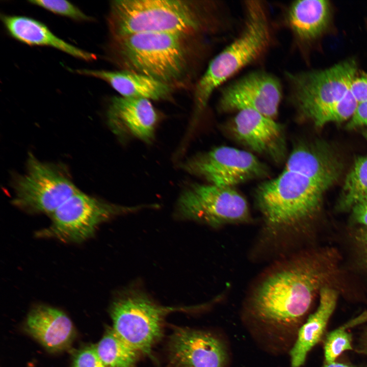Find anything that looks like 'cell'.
<instances>
[{
    "label": "cell",
    "mask_w": 367,
    "mask_h": 367,
    "mask_svg": "<svg viewBox=\"0 0 367 367\" xmlns=\"http://www.w3.org/2000/svg\"><path fill=\"white\" fill-rule=\"evenodd\" d=\"M243 7L244 17L240 32L212 59L196 84L195 121L217 88L244 68L261 60L273 45V23L267 4L261 1H246Z\"/></svg>",
    "instance_id": "3957f363"
},
{
    "label": "cell",
    "mask_w": 367,
    "mask_h": 367,
    "mask_svg": "<svg viewBox=\"0 0 367 367\" xmlns=\"http://www.w3.org/2000/svg\"><path fill=\"white\" fill-rule=\"evenodd\" d=\"M319 294L318 307L298 329L290 350L292 367H300L304 363L308 352L321 339L336 306L337 293L335 290L326 286L320 290Z\"/></svg>",
    "instance_id": "44dd1931"
},
{
    "label": "cell",
    "mask_w": 367,
    "mask_h": 367,
    "mask_svg": "<svg viewBox=\"0 0 367 367\" xmlns=\"http://www.w3.org/2000/svg\"><path fill=\"white\" fill-rule=\"evenodd\" d=\"M366 319L367 312L363 313L327 335L324 347L326 363L335 362L336 358L343 352L352 349L351 335L346 330L365 321Z\"/></svg>",
    "instance_id": "cb8c5ba5"
},
{
    "label": "cell",
    "mask_w": 367,
    "mask_h": 367,
    "mask_svg": "<svg viewBox=\"0 0 367 367\" xmlns=\"http://www.w3.org/2000/svg\"><path fill=\"white\" fill-rule=\"evenodd\" d=\"M177 212L181 217L217 226L244 223L250 215L248 203L234 188L193 184L180 194Z\"/></svg>",
    "instance_id": "30bf717a"
},
{
    "label": "cell",
    "mask_w": 367,
    "mask_h": 367,
    "mask_svg": "<svg viewBox=\"0 0 367 367\" xmlns=\"http://www.w3.org/2000/svg\"><path fill=\"white\" fill-rule=\"evenodd\" d=\"M174 367H226L228 352L223 342L207 331L174 327L168 342Z\"/></svg>",
    "instance_id": "4fadbf2b"
},
{
    "label": "cell",
    "mask_w": 367,
    "mask_h": 367,
    "mask_svg": "<svg viewBox=\"0 0 367 367\" xmlns=\"http://www.w3.org/2000/svg\"><path fill=\"white\" fill-rule=\"evenodd\" d=\"M24 327L29 334L52 352L67 349L75 336L74 326L67 315L47 305L34 307L28 314Z\"/></svg>",
    "instance_id": "e0dca14e"
},
{
    "label": "cell",
    "mask_w": 367,
    "mask_h": 367,
    "mask_svg": "<svg viewBox=\"0 0 367 367\" xmlns=\"http://www.w3.org/2000/svg\"><path fill=\"white\" fill-rule=\"evenodd\" d=\"M323 367H354L348 364L334 362L330 363H325Z\"/></svg>",
    "instance_id": "1f68e13d"
},
{
    "label": "cell",
    "mask_w": 367,
    "mask_h": 367,
    "mask_svg": "<svg viewBox=\"0 0 367 367\" xmlns=\"http://www.w3.org/2000/svg\"><path fill=\"white\" fill-rule=\"evenodd\" d=\"M357 240L360 246L367 264V228L360 229L356 235Z\"/></svg>",
    "instance_id": "4dcf8cb0"
},
{
    "label": "cell",
    "mask_w": 367,
    "mask_h": 367,
    "mask_svg": "<svg viewBox=\"0 0 367 367\" xmlns=\"http://www.w3.org/2000/svg\"><path fill=\"white\" fill-rule=\"evenodd\" d=\"M9 34L16 40L31 46H49L76 58L90 62L96 56L67 43L56 36L43 23L24 16L1 15Z\"/></svg>",
    "instance_id": "ffe728a7"
},
{
    "label": "cell",
    "mask_w": 367,
    "mask_h": 367,
    "mask_svg": "<svg viewBox=\"0 0 367 367\" xmlns=\"http://www.w3.org/2000/svg\"><path fill=\"white\" fill-rule=\"evenodd\" d=\"M29 2L54 14L76 21H91L93 20L92 17L86 15L78 8L67 1L31 0Z\"/></svg>",
    "instance_id": "484cf974"
},
{
    "label": "cell",
    "mask_w": 367,
    "mask_h": 367,
    "mask_svg": "<svg viewBox=\"0 0 367 367\" xmlns=\"http://www.w3.org/2000/svg\"><path fill=\"white\" fill-rule=\"evenodd\" d=\"M362 135H363V136L364 137V138H365L366 139V140H367V129H365L363 130V132H362Z\"/></svg>",
    "instance_id": "836d02e7"
},
{
    "label": "cell",
    "mask_w": 367,
    "mask_h": 367,
    "mask_svg": "<svg viewBox=\"0 0 367 367\" xmlns=\"http://www.w3.org/2000/svg\"><path fill=\"white\" fill-rule=\"evenodd\" d=\"M72 367H106L95 346L85 347L75 354Z\"/></svg>",
    "instance_id": "4316f807"
},
{
    "label": "cell",
    "mask_w": 367,
    "mask_h": 367,
    "mask_svg": "<svg viewBox=\"0 0 367 367\" xmlns=\"http://www.w3.org/2000/svg\"><path fill=\"white\" fill-rule=\"evenodd\" d=\"M349 90L358 103L367 101V73H357Z\"/></svg>",
    "instance_id": "83f0119b"
},
{
    "label": "cell",
    "mask_w": 367,
    "mask_h": 367,
    "mask_svg": "<svg viewBox=\"0 0 367 367\" xmlns=\"http://www.w3.org/2000/svg\"><path fill=\"white\" fill-rule=\"evenodd\" d=\"M238 142L254 152L280 163L286 152L283 128L275 119L249 110L237 112L228 124Z\"/></svg>",
    "instance_id": "5bb4252c"
},
{
    "label": "cell",
    "mask_w": 367,
    "mask_h": 367,
    "mask_svg": "<svg viewBox=\"0 0 367 367\" xmlns=\"http://www.w3.org/2000/svg\"><path fill=\"white\" fill-rule=\"evenodd\" d=\"M193 36L142 32L111 37L109 58L121 70L140 73L172 87L182 82L193 57Z\"/></svg>",
    "instance_id": "277c9868"
},
{
    "label": "cell",
    "mask_w": 367,
    "mask_h": 367,
    "mask_svg": "<svg viewBox=\"0 0 367 367\" xmlns=\"http://www.w3.org/2000/svg\"><path fill=\"white\" fill-rule=\"evenodd\" d=\"M75 71L107 82L123 97L163 100L171 96V86L133 71L91 69H76Z\"/></svg>",
    "instance_id": "d6986e66"
},
{
    "label": "cell",
    "mask_w": 367,
    "mask_h": 367,
    "mask_svg": "<svg viewBox=\"0 0 367 367\" xmlns=\"http://www.w3.org/2000/svg\"><path fill=\"white\" fill-rule=\"evenodd\" d=\"M354 220L367 228V200L359 203L352 208Z\"/></svg>",
    "instance_id": "f546056e"
},
{
    "label": "cell",
    "mask_w": 367,
    "mask_h": 367,
    "mask_svg": "<svg viewBox=\"0 0 367 367\" xmlns=\"http://www.w3.org/2000/svg\"><path fill=\"white\" fill-rule=\"evenodd\" d=\"M282 95V86L276 76L254 71L223 87L218 107L222 112L252 110L275 120Z\"/></svg>",
    "instance_id": "7c38bea8"
},
{
    "label": "cell",
    "mask_w": 367,
    "mask_h": 367,
    "mask_svg": "<svg viewBox=\"0 0 367 367\" xmlns=\"http://www.w3.org/2000/svg\"><path fill=\"white\" fill-rule=\"evenodd\" d=\"M14 187V205L28 213L50 215L78 191L60 167L42 162L32 154L27 172L17 178Z\"/></svg>",
    "instance_id": "9c48e42d"
},
{
    "label": "cell",
    "mask_w": 367,
    "mask_h": 367,
    "mask_svg": "<svg viewBox=\"0 0 367 367\" xmlns=\"http://www.w3.org/2000/svg\"><path fill=\"white\" fill-rule=\"evenodd\" d=\"M142 207L108 203L78 190L51 215V224L39 235L81 243L93 236L102 223Z\"/></svg>",
    "instance_id": "ba28073f"
},
{
    "label": "cell",
    "mask_w": 367,
    "mask_h": 367,
    "mask_svg": "<svg viewBox=\"0 0 367 367\" xmlns=\"http://www.w3.org/2000/svg\"><path fill=\"white\" fill-rule=\"evenodd\" d=\"M358 103L349 90L340 100L318 111L309 120L318 127L329 122L346 121L352 117Z\"/></svg>",
    "instance_id": "d4e9b609"
},
{
    "label": "cell",
    "mask_w": 367,
    "mask_h": 367,
    "mask_svg": "<svg viewBox=\"0 0 367 367\" xmlns=\"http://www.w3.org/2000/svg\"><path fill=\"white\" fill-rule=\"evenodd\" d=\"M182 167L208 184L224 187L234 188L269 174L268 167L252 152L226 146L196 155Z\"/></svg>",
    "instance_id": "8fae6325"
},
{
    "label": "cell",
    "mask_w": 367,
    "mask_h": 367,
    "mask_svg": "<svg viewBox=\"0 0 367 367\" xmlns=\"http://www.w3.org/2000/svg\"><path fill=\"white\" fill-rule=\"evenodd\" d=\"M346 126L349 129L367 126V101L358 103L353 116Z\"/></svg>",
    "instance_id": "f1b7e54d"
},
{
    "label": "cell",
    "mask_w": 367,
    "mask_h": 367,
    "mask_svg": "<svg viewBox=\"0 0 367 367\" xmlns=\"http://www.w3.org/2000/svg\"><path fill=\"white\" fill-rule=\"evenodd\" d=\"M357 73L356 61L351 58L324 69L286 73L289 100L298 115L309 120L342 99Z\"/></svg>",
    "instance_id": "52a82bcc"
},
{
    "label": "cell",
    "mask_w": 367,
    "mask_h": 367,
    "mask_svg": "<svg viewBox=\"0 0 367 367\" xmlns=\"http://www.w3.org/2000/svg\"><path fill=\"white\" fill-rule=\"evenodd\" d=\"M331 5L327 0H300L288 5L283 23L299 44H308L320 38L329 27Z\"/></svg>",
    "instance_id": "ac0fdd59"
},
{
    "label": "cell",
    "mask_w": 367,
    "mask_h": 367,
    "mask_svg": "<svg viewBox=\"0 0 367 367\" xmlns=\"http://www.w3.org/2000/svg\"><path fill=\"white\" fill-rule=\"evenodd\" d=\"M326 251L295 259L268 275L250 299V319L271 336L283 338L296 331L316 294L330 281L334 258Z\"/></svg>",
    "instance_id": "6da1fadb"
},
{
    "label": "cell",
    "mask_w": 367,
    "mask_h": 367,
    "mask_svg": "<svg viewBox=\"0 0 367 367\" xmlns=\"http://www.w3.org/2000/svg\"><path fill=\"white\" fill-rule=\"evenodd\" d=\"M95 347L106 367H137L140 353L120 338L112 327L106 330Z\"/></svg>",
    "instance_id": "7402d4cb"
},
{
    "label": "cell",
    "mask_w": 367,
    "mask_h": 367,
    "mask_svg": "<svg viewBox=\"0 0 367 367\" xmlns=\"http://www.w3.org/2000/svg\"><path fill=\"white\" fill-rule=\"evenodd\" d=\"M363 346H364V350L365 352L367 354V332L364 336Z\"/></svg>",
    "instance_id": "d6a6232c"
},
{
    "label": "cell",
    "mask_w": 367,
    "mask_h": 367,
    "mask_svg": "<svg viewBox=\"0 0 367 367\" xmlns=\"http://www.w3.org/2000/svg\"><path fill=\"white\" fill-rule=\"evenodd\" d=\"M326 190L301 174L283 170L257 187V206L267 225L288 228L309 218L319 209Z\"/></svg>",
    "instance_id": "5b68a950"
},
{
    "label": "cell",
    "mask_w": 367,
    "mask_h": 367,
    "mask_svg": "<svg viewBox=\"0 0 367 367\" xmlns=\"http://www.w3.org/2000/svg\"><path fill=\"white\" fill-rule=\"evenodd\" d=\"M107 118L111 130L119 138H136L146 143L154 139L158 116L148 99L114 96Z\"/></svg>",
    "instance_id": "9a60e30c"
},
{
    "label": "cell",
    "mask_w": 367,
    "mask_h": 367,
    "mask_svg": "<svg viewBox=\"0 0 367 367\" xmlns=\"http://www.w3.org/2000/svg\"><path fill=\"white\" fill-rule=\"evenodd\" d=\"M367 200V155L357 158L347 175L338 207L341 210L352 208Z\"/></svg>",
    "instance_id": "603a6c76"
},
{
    "label": "cell",
    "mask_w": 367,
    "mask_h": 367,
    "mask_svg": "<svg viewBox=\"0 0 367 367\" xmlns=\"http://www.w3.org/2000/svg\"><path fill=\"white\" fill-rule=\"evenodd\" d=\"M201 307L162 306L142 291L129 288L114 299L110 313L112 328L117 334L140 354L151 357L152 348L163 335L166 317L172 312L192 311Z\"/></svg>",
    "instance_id": "8992f818"
},
{
    "label": "cell",
    "mask_w": 367,
    "mask_h": 367,
    "mask_svg": "<svg viewBox=\"0 0 367 367\" xmlns=\"http://www.w3.org/2000/svg\"><path fill=\"white\" fill-rule=\"evenodd\" d=\"M284 170L306 176L327 190L338 179L342 165L326 144L299 143L291 151Z\"/></svg>",
    "instance_id": "2e32d148"
},
{
    "label": "cell",
    "mask_w": 367,
    "mask_h": 367,
    "mask_svg": "<svg viewBox=\"0 0 367 367\" xmlns=\"http://www.w3.org/2000/svg\"><path fill=\"white\" fill-rule=\"evenodd\" d=\"M228 19L224 5L216 1L115 0L108 23L111 37L142 32L197 37L226 31Z\"/></svg>",
    "instance_id": "7a4b0ae2"
}]
</instances>
